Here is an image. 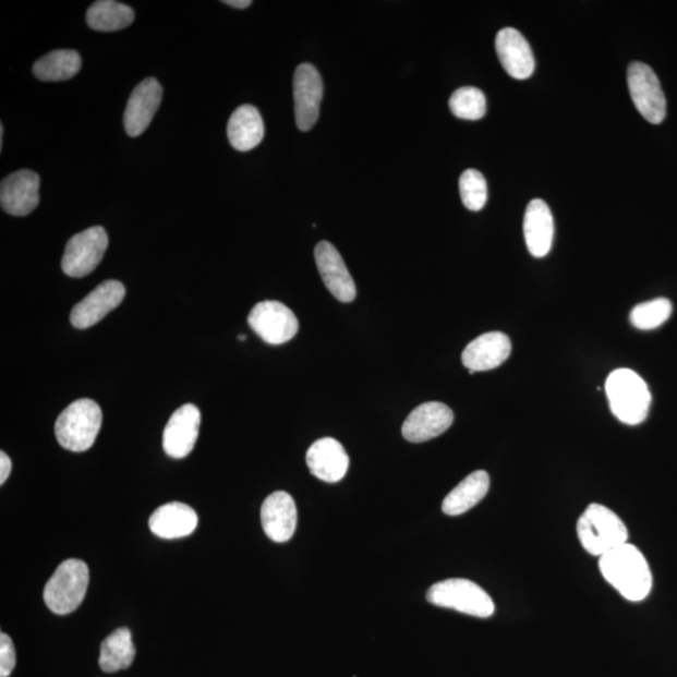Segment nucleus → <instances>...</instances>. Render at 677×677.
I'll use <instances>...</instances> for the list:
<instances>
[{
	"mask_svg": "<svg viewBox=\"0 0 677 677\" xmlns=\"http://www.w3.org/2000/svg\"><path fill=\"white\" fill-rule=\"evenodd\" d=\"M88 583V566L81 559H67L58 566L46 584L44 593L46 605L57 615L75 612L86 597Z\"/></svg>",
	"mask_w": 677,
	"mask_h": 677,
	"instance_id": "5",
	"label": "nucleus"
},
{
	"mask_svg": "<svg viewBox=\"0 0 677 677\" xmlns=\"http://www.w3.org/2000/svg\"><path fill=\"white\" fill-rule=\"evenodd\" d=\"M496 50L506 72L516 80L530 78L534 72V58L529 41L515 28L498 32Z\"/></svg>",
	"mask_w": 677,
	"mask_h": 677,
	"instance_id": "20",
	"label": "nucleus"
},
{
	"mask_svg": "<svg viewBox=\"0 0 677 677\" xmlns=\"http://www.w3.org/2000/svg\"><path fill=\"white\" fill-rule=\"evenodd\" d=\"M432 605L456 609L466 615L488 618L495 614V604L479 584L464 579L440 581L426 592Z\"/></svg>",
	"mask_w": 677,
	"mask_h": 677,
	"instance_id": "6",
	"label": "nucleus"
},
{
	"mask_svg": "<svg viewBox=\"0 0 677 677\" xmlns=\"http://www.w3.org/2000/svg\"><path fill=\"white\" fill-rule=\"evenodd\" d=\"M306 464L317 480L337 483L348 473L349 456L337 439L322 438L309 448Z\"/></svg>",
	"mask_w": 677,
	"mask_h": 677,
	"instance_id": "19",
	"label": "nucleus"
},
{
	"mask_svg": "<svg viewBox=\"0 0 677 677\" xmlns=\"http://www.w3.org/2000/svg\"><path fill=\"white\" fill-rule=\"evenodd\" d=\"M599 566L605 580L626 600L639 602L650 595L652 573L638 547L625 543L601 556Z\"/></svg>",
	"mask_w": 677,
	"mask_h": 677,
	"instance_id": "1",
	"label": "nucleus"
},
{
	"mask_svg": "<svg viewBox=\"0 0 677 677\" xmlns=\"http://www.w3.org/2000/svg\"><path fill=\"white\" fill-rule=\"evenodd\" d=\"M323 80L313 64H300L294 74L295 120L299 130L309 131L319 120Z\"/></svg>",
	"mask_w": 677,
	"mask_h": 677,
	"instance_id": "10",
	"label": "nucleus"
},
{
	"mask_svg": "<svg viewBox=\"0 0 677 677\" xmlns=\"http://www.w3.org/2000/svg\"><path fill=\"white\" fill-rule=\"evenodd\" d=\"M16 656L13 641L7 633H0V677L10 676L15 667Z\"/></svg>",
	"mask_w": 677,
	"mask_h": 677,
	"instance_id": "31",
	"label": "nucleus"
},
{
	"mask_svg": "<svg viewBox=\"0 0 677 677\" xmlns=\"http://www.w3.org/2000/svg\"><path fill=\"white\" fill-rule=\"evenodd\" d=\"M82 67L81 56L72 49L53 50L33 65V73L40 81L61 82L71 80Z\"/></svg>",
	"mask_w": 677,
	"mask_h": 677,
	"instance_id": "26",
	"label": "nucleus"
},
{
	"mask_svg": "<svg viewBox=\"0 0 677 677\" xmlns=\"http://www.w3.org/2000/svg\"><path fill=\"white\" fill-rule=\"evenodd\" d=\"M627 83L633 104L643 119L652 124L662 123L666 117V98L651 67L641 62L630 64Z\"/></svg>",
	"mask_w": 677,
	"mask_h": 677,
	"instance_id": "9",
	"label": "nucleus"
},
{
	"mask_svg": "<svg viewBox=\"0 0 677 677\" xmlns=\"http://www.w3.org/2000/svg\"><path fill=\"white\" fill-rule=\"evenodd\" d=\"M125 295L123 283L117 280H107L74 305L71 313V323L74 328L88 329L106 317L108 313L119 306Z\"/></svg>",
	"mask_w": 677,
	"mask_h": 677,
	"instance_id": "11",
	"label": "nucleus"
},
{
	"mask_svg": "<svg viewBox=\"0 0 677 677\" xmlns=\"http://www.w3.org/2000/svg\"><path fill=\"white\" fill-rule=\"evenodd\" d=\"M672 314L670 300L658 298L634 306L630 314V322L634 328L652 330L666 323Z\"/></svg>",
	"mask_w": 677,
	"mask_h": 677,
	"instance_id": "29",
	"label": "nucleus"
},
{
	"mask_svg": "<svg viewBox=\"0 0 677 677\" xmlns=\"http://www.w3.org/2000/svg\"><path fill=\"white\" fill-rule=\"evenodd\" d=\"M606 395L612 412L627 425H638L646 420L651 406L648 384L631 370H617L608 375Z\"/></svg>",
	"mask_w": 677,
	"mask_h": 677,
	"instance_id": "2",
	"label": "nucleus"
},
{
	"mask_svg": "<svg viewBox=\"0 0 677 677\" xmlns=\"http://www.w3.org/2000/svg\"><path fill=\"white\" fill-rule=\"evenodd\" d=\"M489 489V475L475 471L466 476L458 486L443 500L442 509L447 516L463 515L486 497Z\"/></svg>",
	"mask_w": 677,
	"mask_h": 677,
	"instance_id": "24",
	"label": "nucleus"
},
{
	"mask_svg": "<svg viewBox=\"0 0 677 677\" xmlns=\"http://www.w3.org/2000/svg\"><path fill=\"white\" fill-rule=\"evenodd\" d=\"M136 657L132 633L125 627L117 629L100 645L99 667L105 673H117L129 668Z\"/></svg>",
	"mask_w": 677,
	"mask_h": 677,
	"instance_id": "25",
	"label": "nucleus"
},
{
	"mask_svg": "<svg viewBox=\"0 0 677 677\" xmlns=\"http://www.w3.org/2000/svg\"><path fill=\"white\" fill-rule=\"evenodd\" d=\"M201 413L194 404H185L176 411L164 431L166 455L181 459L194 449L200 431Z\"/></svg>",
	"mask_w": 677,
	"mask_h": 677,
	"instance_id": "15",
	"label": "nucleus"
},
{
	"mask_svg": "<svg viewBox=\"0 0 677 677\" xmlns=\"http://www.w3.org/2000/svg\"><path fill=\"white\" fill-rule=\"evenodd\" d=\"M162 87L156 78L142 81L132 90L124 111V130L131 137H138L144 133L161 105Z\"/></svg>",
	"mask_w": 677,
	"mask_h": 677,
	"instance_id": "12",
	"label": "nucleus"
},
{
	"mask_svg": "<svg viewBox=\"0 0 677 677\" xmlns=\"http://www.w3.org/2000/svg\"><path fill=\"white\" fill-rule=\"evenodd\" d=\"M245 339H246V337H245V336H240V337H239V340H240V341H244Z\"/></svg>",
	"mask_w": 677,
	"mask_h": 677,
	"instance_id": "35",
	"label": "nucleus"
},
{
	"mask_svg": "<svg viewBox=\"0 0 677 677\" xmlns=\"http://www.w3.org/2000/svg\"><path fill=\"white\" fill-rule=\"evenodd\" d=\"M315 262L333 297L341 303H351L356 297V287L339 251L330 242L322 241L315 247Z\"/></svg>",
	"mask_w": 677,
	"mask_h": 677,
	"instance_id": "13",
	"label": "nucleus"
},
{
	"mask_svg": "<svg viewBox=\"0 0 677 677\" xmlns=\"http://www.w3.org/2000/svg\"><path fill=\"white\" fill-rule=\"evenodd\" d=\"M523 232L527 249L534 257H545L555 235L554 216L545 201H531L524 214Z\"/></svg>",
	"mask_w": 677,
	"mask_h": 677,
	"instance_id": "21",
	"label": "nucleus"
},
{
	"mask_svg": "<svg viewBox=\"0 0 677 677\" xmlns=\"http://www.w3.org/2000/svg\"><path fill=\"white\" fill-rule=\"evenodd\" d=\"M223 4L237 8V10H245V8H249L253 2H250V0H225Z\"/></svg>",
	"mask_w": 677,
	"mask_h": 677,
	"instance_id": "33",
	"label": "nucleus"
},
{
	"mask_svg": "<svg viewBox=\"0 0 677 677\" xmlns=\"http://www.w3.org/2000/svg\"><path fill=\"white\" fill-rule=\"evenodd\" d=\"M39 176L29 170L14 172L2 181L0 204L7 214L27 216L39 204Z\"/></svg>",
	"mask_w": 677,
	"mask_h": 677,
	"instance_id": "16",
	"label": "nucleus"
},
{
	"mask_svg": "<svg viewBox=\"0 0 677 677\" xmlns=\"http://www.w3.org/2000/svg\"><path fill=\"white\" fill-rule=\"evenodd\" d=\"M12 472V461L4 451H0V484H4Z\"/></svg>",
	"mask_w": 677,
	"mask_h": 677,
	"instance_id": "32",
	"label": "nucleus"
},
{
	"mask_svg": "<svg viewBox=\"0 0 677 677\" xmlns=\"http://www.w3.org/2000/svg\"><path fill=\"white\" fill-rule=\"evenodd\" d=\"M450 111L458 119L476 121L487 112V99L483 92L474 87H462L449 99Z\"/></svg>",
	"mask_w": 677,
	"mask_h": 677,
	"instance_id": "28",
	"label": "nucleus"
},
{
	"mask_svg": "<svg viewBox=\"0 0 677 677\" xmlns=\"http://www.w3.org/2000/svg\"><path fill=\"white\" fill-rule=\"evenodd\" d=\"M3 140H4V128H3V124H0V148H3Z\"/></svg>",
	"mask_w": 677,
	"mask_h": 677,
	"instance_id": "34",
	"label": "nucleus"
},
{
	"mask_svg": "<svg viewBox=\"0 0 677 677\" xmlns=\"http://www.w3.org/2000/svg\"><path fill=\"white\" fill-rule=\"evenodd\" d=\"M247 322L251 329L271 346L286 344L299 331L298 317L280 301L267 300L256 304Z\"/></svg>",
	"mask_w": 677,
	"mask_h": 677,
	"instance_id": "8",
	"label": "nucleus"
},
{
	"mask_svg": "<svg viewBox=\"0 0 677 677\" xmlns=\"http://www.w3.org/2000/svg\"><path fill=\"white\" fill-rule=\"evenodd\" d=\"M511 340L504 333L483 334L468 344L462 354V362L471 374L496 370L511 355Z\"/></svg>",
	"mask_w": 677,
	"mask_h": 677,
	"instance_id": "18",
	"label": "nucleus"
},
{
	"mask_svg": "<svg viewBox=\"0 0 677 677\" xmlns=\"http://www.w3.org/2000/svg\"><path fill=\"white\" fill-rule=\"evenodd\" d=\"M455 414L451 409L439 401H430L416 407L408 415L401 433L408 442L423 443L437 438L454 424Z\"/></svg>",
	"mask_w": 677,
	"mask_h": 677,
	"instance_id": "14",
	"label": "nucleus"
},
{
	"mask_svg": "<svg viewBox=\"0 0 677 677\" xmlns=\"http://www.w3.org/2000/svg\"><path fill=\"white\" fill-rule=\"evenodd\" d=\"M262 523L266 536L271 541L278 543L290 541L298 525L294 498L283 491L274 492L264 500Z\"/></svg>",
	"mask_w": 677,
	"mask_h": 677,
	"instance_id": "17",
	"label": "nucleus"
},
{
	"mask_svg": "<svg viewBox=\"0 0 677 677\" xmlns=\"http://www.w3.org/2000/svg\"><path fill=\"white\" fill-rule=\"evenodd\" d=\"M577 536L589 554L601 557L625 545L629 539V532L621 518L612 509L593 504L587 508L577 522Z\"/></svg>",
	"mask_w": 677,
	"mask_h": 677,
	"instance_id": "3",
	"label": "nucleus"
},
{
	"mask_svg": "<svg viewBox=\"0 0 677 677\" xmlns=\"http://www.w3.org/2000/svg\"><path fill=\"white\" fill-rule=\"evenodd\" d=\"M102 411L96 401L83 398L75 400L58 416L55 433L58 443L71 451H86L95 445Z\"/></svg>",
	"mask_w": 677,
	"mask_h": 677,
	"instance_id": "4",
	"label": "nucleus"
},
{
	"mask_svg": "<svg viewBox=\"0 0 677 677\" xmlns=\"http://www.w3.org/2000/svg\"><path fill=\"white\" fill-rule=\"evenodd\" d=\"M198 524L194 508L180 501H171L157 508L149 517L150 532L164 540H176L190 536Z\"/></svg>",
	"mask_w": 677,
	"mask_h": 677,
	"instance_id": "22",
	"label": "nucleus"
},
{
	"mask_svg": "<svg viewBox=\"0 0 677 677\" xmlns=\"http://www.w3.org/2000/svg\"><path fill=\"white\" fill-rule=\"evenodd\" d=\"M135 21L132 8L114 0H99L89 7L87 23L98 32H116L128 28Z\"/></svg>",
	"mask_w": 677,
	"mask_h": 677,
	"instance_id": "27",
	"label": "nucleus"
},
{
	"mask_svg": "<svg viewBox=\"0 0 677 677\" xmlns=\"http://www.w3.org/2000/svg\"><path fill=\"white\" fill-rule=\"evenodd\" d=\"M108 247L107 232L94 226L77 233L67 242L62 270L70 278H85L102 262Z\"/></svg>",
	"mask_w": 677,
	"mask_h": 677,
	"instance_id": "7",
	"label": "nucleus"
},
{
	"mask_svg": "<svg viewBox=\"0 0 677 677\" xmlns=\"http://www.w3.org/2000/svg\"><path fill=\"white\" fill-rule=\"evenodd\" d=\"M459 191L468 210L480 211L487 203V181L480 171H464L459 179Z\"/></svg>",
	"mask_w": 677,
	"mask_h": 677,
	"instance_id": "30",
	"label": "nucleus"
},
{
	"mask_svg": "<svg viewBox=\"0 0 677 677\" xmlns=\"http://www.w3.org/2000/svg\"><path fill=\"white\" fill-rule=\"evenodd\" d=\"M265 125L261 112L254 106H240L228 124V136L233 148L246 153L262 144Z\"/></svg>",
	"mask_w": 677,
	"mask_h": 677,
	"instance_id": "23",
	"label": "nucleus"
}]
</instances>
